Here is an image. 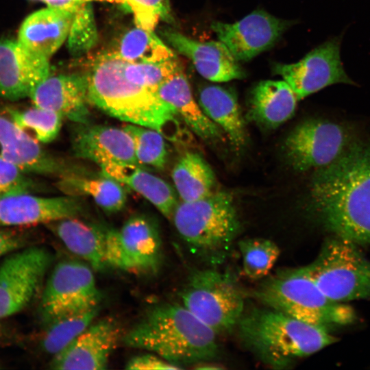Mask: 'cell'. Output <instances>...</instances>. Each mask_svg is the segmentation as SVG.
Listing matches in <instances>:
<instances>
[{"label": "cell", "instance_id": "6da1fadb", "mask_svg": "<svg viewBox=\"0 0 370 370\" xmlns=\"http://www.w3.org/2000/svg\"><path fill=\"white\" fill-rule=\"evenodd\" d=\"M354 126L329 164L312 171L303 203L305 215L332 236L370 245V123Z\"/></svg>", "mask_w": 370, "mask_h": 370}, {"label": "cell", "instance_id": "7a4b0ae2", "mask_svg": "<svg viewBox=\"0 0 370 370\" xmlns=\"http://www.w3.org/2000/svg\"><path fill=\"white\" fill-rule=\"evenodd\" d=\"M115 52L96 59L88 77V100L108 114L130 124L153 129L165 138L177 140L179 115L151 88L130 82Z\"/></svg>", "mask_w": 370, "mask_h": 370}, {"label": "cell", "instance_id": "3957f363", "mask_svg": "<svg viewBox=\"0 0 370 370\" xmlns=\"http://www.w3.org/2000/svg\"><path fill=\"white\" fill-rule=\"evenodd\" d=\"M217 335L182 304L164 303L148 310L122 341L183 369L215 359L219 351Z\"/></svg>", "mask_w": 370, "mask_h": 370}, {"label": "cell", "instance_id": "277c9868", "mask_svg": "<svg viewBox=\"0 0 370 370\" xmlns=\"http://www.w3.org/2000/svg\"><path fill=\"white\" fill-rule=\"evenodd\" d=\"M244 347L273 369H285L337 341L328 328L261 305L245 310L236 327Z\"/></svg>", "mask_w": 370, "mask_h": 370}, {"label": "cell", "instance_id": "5b68a950", "mask_svg": "<svg viewBox=\"0 0 370 370\" xmlns=\"http://www.w3.org/2000/svg\"><path fill=\"white\" fill-rule=\"evenodd\" d=\"M172 219L189 251L212 267L227 260L241 227L233 197L223 190L177 204Z\"/></svg>", "mask_w": 370, "mask_h": 370}, {"label": "cell", "instance_id": "8992f818", "mask_svg": "<svg viewBox=\"0 0 370 370\" xmlns=\"http://www.w3.org/2000/svg\"><path fill=\"white\" fill-rule=\"evenodd\" d=\"M252 295L263 306L327 328L351 324L356 318L351 306L330 299L320 291L305 266L267 276Z\"/></svg>", "mask_w": 370, "mask_h": 370}, {"label": "cell", "instance_id": "52a82bcc", "mask_svg": "<svg viewBox=\"0 0 370 370\" xmlns=\"http://www.w3.org/2000/svg\"><path fill=\"white\" fill-rule=\"evenodd\" d=\"M305 267L320 291L332 301L344 303L370 297V262L354 243L332 236Z\"/></svg>", "mask_w": 370, "mask_h": 370}, {"label": "cell", "instance_id": "ba28073f", "mask_svg": "<svg viewBox=\"0 0 370 370\" xmlns=\"http://www.w3.org/2000/svg\"><path fill=\"white\" fill-rule=\"evenodd\" d=\"M182 304L216 334L232 332L245 310L233 276L214 268L195 269L181 293Z\"/></svg>", "mask_w": 370, "mask_h": 370}, {"label": "cell", "instance_id": "9c48e42d", "mask_svg": "<svg viewBox=\"0 0 370 370\" xmlns=\"http://www.w3.org/2000/svg\"><path fill=\"white\" fill-rule=\"evenodd\" d=\"M354 123L331 118L302 121L289 133L283 145L284 157L295 171H314L334 161L349 140Z\"/></svg>", "mask_w": 370, "mask_h": 370}, {"label": "cell", "instance_id": "30bf717a", "mask_svg": "<svg viewBox=\"0 0 370 370\" xmlns=\"http://www.w3.org/2000/svg\"><path fill=\"white\" fill-rule=\"evenodd\" d=\"M100 299L91 269L80 261L63 260L54 267L47 281L39 313L47 325L64 316L97 307Z\"/></svg>", "mask_w": 370, "mask_h": 370}, {"label": "cell", "instance_id": "8fae6325", "mask_svg": "<svg viewBox=\"0 0 370 370\" xmlns=\"http://www.w3.org/2000/svg\"><path fill=\"white\" fill-rule=\"evenodd\" d=\"M105 255L108 266L128 272L158 271L162 260L159 231L144 216H134L119 229L106 230Z\"/></svg>", "mask_w": 370, "mask_h": 370}, {"label": "cell", "instance_id": "7c38bea8", "mask_svg": "<svg viewBox=\"0 0 370 370\" xmlns=\"http://www.w3.org/2000/svg\"><path fill=\"white\" fill-rule=\"evenodd\" d=\"M51 262V254L41 246H26L8 254L0 263V319L32 301Z\"/></svg>", "mask_w": 370, "mask_h": 370}, {"label": "cell", "instance_id": "4fadbf2b", "mask_svg": "<svg viewBox=\"0 0 370 370\" xmlns=\"http://www.w3.org/2000/svg\"><path fill=\"white\" fill-rule=\"evenodd\" d=\"M341 40L331 38L299 62L277 64L275 70L294 91L298 101L336 84L355 85L347 75L340 56Z\"/></svg>", "mask_w": 370, "mask_h": 370}, {"label": "cell", "instance_id": "5bb4252c", "mask_svg": "<svg viewBox=\"0 0 370 370\" xmlns=\"http://www.w3.org/2000/svg\"><path fill=\"white\" fill-rule=\"evenodd\" d=\"M288 22L264 10H255L234 23L214 21L211 28L238 61H248L273 47Z\"/></svg>", "mask_w": 370, "mask_h": 370}, {"label": "cell", "instance_id": "9a60e30c", "mask_svg": "<svg viewBox=\"0 0 370 370\" xmlns=\"http://www.w3.org/2000/svg\"><path fill=\"white\" fill-rule=\"evenodd\" d=\"M48 59L18 40L0 37V97L12 101L29 97L50 75Z\"/></svg>", "mask_w": 370, "mask_h": 370}, {"label": "cell", "instance_id": "2e32d148", "mask_svg": "<svg viewBox=\"0 0 370 370\" xmlns=\"http://www.w3.org/2000/svg\"><path fill=\"white\" fill-rule=\"evenodd\" d=\"M117 323L104 318L92 323L65 348L53 356V369L102 370L120 337Z\"/></svg>", "mask_w": 370, "mask_h": 370}, {"label": "cell", "instance_id": "e0dca14e", "mask_svg": "<svg viewBox=\"0 0 370 370\" xmlns=\"http://www.w3.org/2000/svg\"><path fill=\"white\" fill-rule=\"evenodd\" d=\"M71 143L74 154L95 162L101 169L112 166H143L130 135L122 127L77 123Z\"/></svg>", "mask_w": 370, "mask_h": 370}, {"label": "cell", "instance_id": "ac0fdd59", "mask_svg": "<svg viewBox=\"0 0 370 370\" xmlns=\"http://www.w3.org/2000/svg\"><path fill=\"white\" fill-rule=\"evenodd\" d=\"M79 196L45 197L31 193L0 199V227H15L75 217L83 212Z\"/></svg>", "mask_w": 370, "mask_h": 370}, {"label": "cell", "instance_id": "d6986e66", "mask_svg": "<svg viewBox=\"0 0 370 370\" xmlns=\"http://www.w3.org/2000/svg\"><path fill=\"white\" fill-rule=\"evenodd\" d=\"M29 97L36 107L56 112L76 123H88L86 74L49 75Z\"/></svg>", "mask_w": 370, "mask_h": 370}, {"label": "cell", "instance_id": "ffe728a7", "mask_svg": "<svg viewBox=\"0 0 370 370\" xmlns=\"http://www.w3.org/2000/svg\"><path fill=\"white\" fill-rule=\"evenodd\" d=\"M161 34L171 46L193 62L204 78L214 82H225L245 77L238 62L220 40L201 42L169 29Z\"/></svg>", "mask_w": 370, "mask_h": 370}, {"label": "cell", "instance_id": "44dd1931", "mask_svg": "<svg viewBox=\"0 0 370 370\" xmlns=\"http://www.w3.org/2000/svg\"><path fill=\"white\" fill-rule=\"evenodd\" d=\"M79 2L66 8L48 5L29 14L19 28L18 40L32 52L49 58L67 38Z\"/></svg>", "mask_w": 370, "mask_h": 370}, {"label": "cell", "instance_id": "7402d4cb", "mask_svg": "<svg viewBox=\"0 0 370 370\" xmlns=\"http://www.w3.org/2000/svg\"><path fill=\"white\" fill-rule=\"evenodd\" d=\"M0 159L12 162L27 173L63 174L66 168L8 117L0 115Z\"/></svg>", "mask_w": 370, "mask_h": 370}, {"label": "cell", "instance_id": "603a6c76", "mask_svg": "<svg viewBox=\"0 0 370 370\" xmlns=\"http://www.w3.org/2000/svg\"><path fill=\"white\" fill-rule=\"evenodd\" d=\"M156 92L174 108L198 136L209 141L221 138L222 130L207 116L195 101L182 69L164 79L156 88Z\"/></svg>", "mask_w": 370, "mask_h": 370}, {"label": "cell", "instance_id": "cb8c5ba5", "mask_svg": "<svg viewBox=\"0 0 370 370\" xmlns=\"http://www.w3.org/2000/svg\"><path fill=\"white\" fill-rule=\"evenodd\" d=\"M297 101L284 80L262 81L251 92L248 117L261 125L275 128L293 115Z\"/></svg>", "mask_w": 370, "mask_h": 370}, {"label": "cell", "instance_id": "d4e9b609", "mask_svg": "<svg viewBox=\"0 0 370 370\" xmlns=\"http://www.w3.org/2000/svg\"><path fill=\"white\" fill-rule=\"evenodd\" d=\"M65 247L84 260L95 270L108 265L105 255L106 230L75 217L52 222L50 225Z\"/></svg>", "mask_w": 370, "mask_h": 370}, {"label": "cell", "instance_id": "484cf974", "mask_svg": "<svg viewBox=\"0 0 370 370\" xmlns=\"http://www.w3.org/2000/svg\"><path fill=\"white\" fill-rule=\"evenodd\" d=\"M101 172L138 193L166 218L172 219L177 205V197L173 188L164 180L142 166L113 165L101 169Z\"/></svg>", "mask_w": 370, "mask_h": 370}, {"label": "cell", "instance_id": "4316f807", "mask_svg": "<svg viewBox=\"0 0 370 370\" xmlns=\"http://www.w3.org/2000/svg\"><path fill=\"white\" fill-rule=\"evenodd\" d=\"M199 104L234 147H243L247 138L245 122L236 97L231 90L220 86H206L199 91Z\"/></svg>", "mask_w": 370, "mask_h": 370}, {"label": "cell", "instance_id": "83f0119b", "mask_svg": "<svg viewBox=\"0 0 370 370\" xmlns=\"http://www.w3.org/2000/svg\"><path fill=\"white\" fill-rule=\"evenodd\" d=\"M172 179L182 201L204 198L215 191L214 173L199 154L188 152L174 166Z\"/></svg>", "mask_w": 370, "mask_h": 370}, {"label": "cell", "instance_id": "f1b7e54d", "mask_svg": "<svg viewBox=\"0 0 370 370\" xmlns=\"http://www.w3.org/2000/svg\"><path fill=\"white\" fill-rule=\"evenodd\" d=\"M58 187L69 195L90 196L95 202L108 213L120 211L127 201L123 186L106 175L99 178L68 175L58 182Z\"/></svg>", "mask_w": 370, "mask_h": 370}, {"label": "cell", "instance_id": "f546056e", "mask_svg": "<svg viewBox=\"0 0 370 370\" xmlns=\"http://www.w3.org/2000/svg\"><path fill=\"white\" fill-rule=\"evenodd\" d=\"M115 53L131 62H156L177 58L153 31L137 27L121 38Z\"/></svg>", "mask_w": 370, "mask_h": 370}, {"label": "cell", "instance_id": "4dcf8cb0", "mask_svg": "<svg viewBox=\"0 0 370 370\" xmlns=\"http://www.w3.org/2000/svg\"><path fill=\"white\" fill-rule=\"evenodd\" d=\"M99 307L70 314L47 325L41 341L42 349L56 355L86 330L98 314Z\"/></svg>", "mask_w": 370, "mask_h": 370}, {"label": "cell", "instance_id": "1f68e13d", "mask_svg": "<svg viewBox=\"0 0 370 370\" xmlns=\"http://www.w3.org/2000/svg\"><path fill=\"white\" fill-rule=\"evenodd\" d=\"M244 275L258 280L268 276L277 262L280 249L273 241L264 238L241 240L238 243Z\"/></svg>", "mask_w": 370, "mask_h": 370}, {"label": "cell", "instance_id": "d6a6232c", "mask_svg": "<svg viewBox=\"0 0 370 370\" xmlns=\"http://www.w3.org/2000/svg\"><path fill=\"white\" fill-rule=\"evenodd\" d=\"M8 117L24 133L38 143L53 140L62 125V116L53 111L34 106L25 110L8 109Z\"/></svg>", "mask_w": 370, "mask_h": 370}, {"label": "cell", "instance_id": "836d02e7", "mask_svg": "<svg viewBox=\"0 0 370 370\" xmlns=\"http://www.w3.org/2000/svg\"><path fill=\"white\" fill-rule=\"evenodd\" d=\"M123 128L133 140L135 153L142 165L162 169L166 161L164 137L159 132L135 124H126Z\"/></svg>", "mask_w": 370, "mask_h": 370}, {"label": "cell", "instance_id": "e575fe53", "mask_svg": "<svg viewBox=\"0 0 370 370\" xmlns=\"http://www.w3.org/2000/svg\"><path fill=\"white\" fill-rule=\"evenodd\" d=\"M67 38L69 52L74 56L87 53L95 45L98 34L90 1L77 4Z\"/></svg>", "mask_w": 370, "mask_h": 370}, {"label": "cell", "instance_id": "d590c367", "mask_svg": "<svg viewBox=\"0 0 370 370\" xmlns=\"http://www.w3.org/2000/svg\"><path fill=\"white\" fill-rule=\"evenodd\" d=\"M181 69L177 58L156 62H122V71L127 79L156 91L164 79Z\"/></svg>", "mask_w": 370, "mask_h": 370}, {"label": "cell", "instance_id": "8d00e7d4", "mask_svg": "<svg viewBox=\"0 0 370 370\" xmlns=\"http://www.w3.org/2000/svg\"><path fill=\"white\" fill-rule=\"evenodd\" d=\"M130 9L137 27L153 31L160 19H171L168 0H112Z\"/></svg>", "mask_w": 370, "mask_h": 370}, {"label": "cell", "instance_id": "74e56055", "mask_svg": "<svg viewBox=\"0 0 370 370\" xmlns=\"http://www.w3.org/2000/svg\"><path fill=\"white\" fill-rule=\"evenodd\" d=\"M35 184L16 165L0 159V199L10 196L31 193Z\"/></svg>", "mask_w": 370, "mask_h": 370}, {"label": "cell", "instance_id": "f35d334b", "mask_svg": "<svg viewBox=\"0 0 370 370\" xmlns=\"http://www.w3.org/2000/svg\"><path fill=\"white\" fill-rule=\"evenodd\" d=\"M125 369L134 370L182 369L180 367L170 363L156 354L135 356L127 362Z\"/></svg>", "mask_w": 370, "mask_h": 370}, {"label": "cell", "instance_id": "ab89813d", "mask_svg": "<svg viewBox=\"0 0 370 370\" xmlns=\"http://www.w3.org/2000/svg\"><path fill=\"white\" fill-rule=\"evenodd\" d=\"M25 233L13 227H0V258L26 247Z\"/></svg>", "mask_w": 370, "mask_h": 370}, {"label": "cell", "instance_id": "60d3db41", "mask_svg": "<svg viewBox=\"0 0 370 370\" xmlns=\"http://www.w3.org/2000/svg\"><path fill=\"white\" fill-rule=\"evenodd\" d=\"M44 3H46L49 6H56V7H71L78 3L79 1H92V0H39ZM103 1V0H102ZM108 1V0H105Z\"/></svg>", "mask_w": 370, "mask_h": 370}, {"label": "cell", "instance_id": "b9f144b4", "mask_svg": "<svg viewBox=\"0 0 370 370\" xmlns=\"http://www.w3.org/2000/svg\"><path fill=\"white\" fill-rule=\"evenodd\" d=\"M10 337L6 328L0 323V344L8 343Z\"/></svg>", "mask_w": 370, "mask_h": 370}]
</instances>
